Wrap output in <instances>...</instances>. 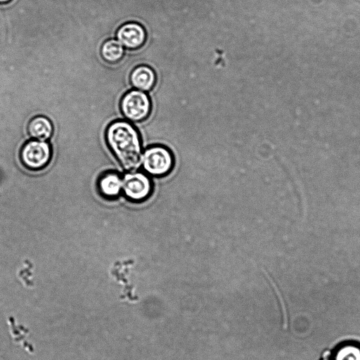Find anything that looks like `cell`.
Listing matches in <instances>:
<instances>
[{
	"label": "cell",
	"mask_w": 360,
	"mask_h": 360,
	"mask_svg": "<svg viewBox=\"0 0 360 360\" xmlns=\"http://www.w3.org/2000/svg\"><path fill=\"white\" fill-rule=\"evenodd\" d=\"M125 49L120 42L112 38L104 41L101 48V54L105 61L115 63L120 60L124 54Z\"/></svg>",
	"instance_id": "10"
},
{
	"label": "cell",
	"mask_w": 360,
	"mask_h": 360,
	"mask_svg": "<svg viewBox=\"0 0 360 360\" xmlns=\"http://www.w3.org/2000/svg\"><path fill=\"white\" fill-rule=\"evenodd\" d=\"M332 360H360V345L347 342L335 350Z\"/></svg>",
	"instance_id": "11"
},
{
	"label": "cell",
	"mask_w": 360,
	"mask_h": 360,
	"mask_svg": "<svg viewBox=\"0 0 360 360\" xmlns=\"http://www.w3.org/2000/svg\"><path fill=\"white\" fill-rule=\"evenodd\" d=\"M143 169L155 176L168 174L174 166V157L171 150L162 145H154L146 148L142 155Z\"/></svg>",
	"instance_id": "3"
},
{
	"label": "cell",
	"mask_w": 360,
	"mask_h": 360,
	"mask_svg": "<svg viewBox=\"0 0 360 360\" xmlns=\"http://www.w3.org/2000/svg\"><path fill=\"white\" fill-rule=\"evenodd\" d=\"M120 110L124 118L132 123L146 120L152 111V101L147 92L131 89L120 101Z\"/></svg>",
	"instance_id": "2"
},
{
	"label": "cell",
	"mask_w": 360,
	"mask_h": 360,
	"mask_svg": "<svg viewBox=\"0 0 360 360\" xmlns=\"http://www.w3.org/2000/svg\"><path fill=\"white\" fill-rule=\"evenodd\" d=\"M155 70L148 65L141 64L135 67L129 76L130 83L134 89L150 92L156 83Z\"/></svg>",
	"instance_id": "7"
},
{
	"label": "cell",
	"mask_w": 360,
	"mask_h": 360,
	"mask_svg": "<svg viewBox=\"0 0 360 360\" xmlns=\"http://www.w3.org/2000/svg\"><path fill=\"white\" fill-rule=\"evenodd\" d=\"M27 132L30 139L47 141L53 134L52 122L44 115L33 117L28 122Z\"/></svg>",
	"instance_id": "8"
},
{
	"label": "cell",
	"mask_w": 360,
	"mask_h": 360,
	"mask_svg": "<svg viewBox=\"0 0 360 360\" xmlns=\"http://www.w3.org/2000/svg\"><path fill=\"white\" fill-rule=\"evenodd\" d=\"M122 191L129 200L142 202L150 195L152 183L143 172H129L123 176Z\"/></svg>",
	"instance_id": "5"
},
{
	"label": "cell",
	"mask_w": 360,
	"mask_h": 360,
	"mask_svg": "<svg viewBox=\"0 0 360 360\" xmlns=\"http://www.w3.org/2000/svg\"><path fill=\"white\" fill-rule=\"evenodd\" d=\"M105 141L124 169L132 172L140 166L141 136L132 122L127 120L111 122L105 129Z\"/></svg>",
	"instance_id": "1"
},
{
	"label": "cell",
	"mask_w": 360,
	"mask_h": 360,
	"mask_svg": "<svg viewBox=\"0 0 360 360\" xmlns=\"http://www.w3.org/2000/svg\"><path fill=\"white\" fill-rule=\"evenodd\" d=\"M13 0H0V6H4L9 4Z\"/></svg>",
	"instance_id": "12"
},
{
	"label": "cell",
	"mask_w": 360,
	"mask_h": 360,
	"mask_svg": "<svg viewBox=\"0 0 360 360\" xmlns=\"http://www.w3.org/2000/svg\"><path fill=\"white\" fill-rule=\"evenodd\" d=\"M52 155V146L46 141L30 139L25 141L20 151L21 162L27 168L39 170L44 168Z\"/></svg>",
	"instance_id": "4"
},
{
	"label": "cell",
	"mask_w": 360,
	"mask_h": 360,
	"mask_svg": "<svg viewBox=\"0 0 360 360\" xmlns=\"http://www.w3.org/2000/svg\"><path fill=\"white\" fill-rule=\"evenodd\" d=\"M98 186L102 195L107 198H115L121 193L122 179L116 172H108L99 178Z\"/></svg>",
	"instance_id": "9"
},
{
	"label": "cell",
	"mask_w": 360,
	"mask_h": 360,
	"mask_svg": "<svg viewBox=\"0 0 360 360\" xmlns=\"http://www.w3.org/2000/svg\"><path fill=\"white\" fill-rule=\"evenodd\" d=\"M322 360H332V359H328V358H326V359H322Z\"/></svg>",
	"instance_id": "13"
},
{
	"label": "cell",
	"mask_w": 360,
	"mask_h": 360,
	"mask_svg": "<svg viewBox=\"0 0 360 360\" xmlns=\"http://www.w3.org/2000/svg\"><path fill=\"white\" fill-rule=\"evenodd\" d=\"M115 38L124 49L135 50L144 45L147 33L142 25L136 22H128L120 26Z\"/></svg>",
	"instance_id": "6"
}]
</instances>
